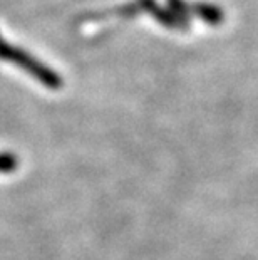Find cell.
I'll return each mask as SVG.
<instances>
[{
  "label": "cell",
  "mask_w": 258,
  "mask_h": 260,
  "mask_svg": "<svg viewBox=\"0 0 258 260\" xmlns=\"http://www.w3.org/2000/svg\"><path fill=\"white\" fill-rule=\"evenodd\" d=\"M0 59L9 60V62L19 66L20 69H24L25 73H29L34 79H37L41 84H44L52 91L60 89L64 84L62 77H60L56 71L47 68L41 60H37L34 56H30L29 52H25L24 49L15 47L12 44H9L7 41H4L2 37H0Z\"/></svg>",
  "instance_id": "6da1fadb"
},
{
  "label": "cell",
  "mask_w": 258,
  "mask_h": 260,
  "mask_svg": "<svg viewBox=\"0 0 258 260\" xmlns=\"http://www.w3.org/2000/svg\"><path fill=\"white\" fill-rule=\"evenodd\" d=\"M116 12L121 15H134L138 12H148V14H151L159 24L164 27H169V29L185 30V29H188V25H190L188 19L174 14L173 10L161 7L156 0H133V2L124 5V7H119Z\"/></svg>",
  "instance_id": "7a4b0ae2"
},
{
  "label": "cell",
  "mask_w": 258,
  "mask_h": 260,
  "mask_svg": "<svg viewBox=\"0 0 258 260\" xmlns=\"http://www.w3.org/2000/svg\"><path fill=\"white\" fill-rule=\"evenodd\" d=\"M198 19L205 20L206 24L211 25H219L225 19L223 10L218 7V5L213 4H206V2H195V14Z\"/></svg>",
  "instance_id": "3957f363"
},
{
  "label": "cell",
  "mask_w": 258,
  "mask_h": 260,
  "mask_svg": "<svg viewBox=\"0 0 258 260\" xmlns=\"http://www.w3.org/2000/svg\"><path fill=\"white\" fill-rule=\"evenodd\" d=\"M168 9L173 10L174 14L181 15V17L188 19V15L195 14V2H186V0H168Z\"/></svg>",
  "instance_id": "277c9868"
},
{
  "label": "cell",
  "mask_w": 258,
  "mask_h": 260,
  "mask_svg": "<svg viewBox=\"0 0 258 260\" xmlns=\"http://www.w3.org/2000/svg\"><path fill=\"white\" fill-rule=\"evenodd\" d=\"M19 167V158L14 153H0V173H12Z\"/></svg>",
  "instance_id": "5b68a950"
}]
</instances>
